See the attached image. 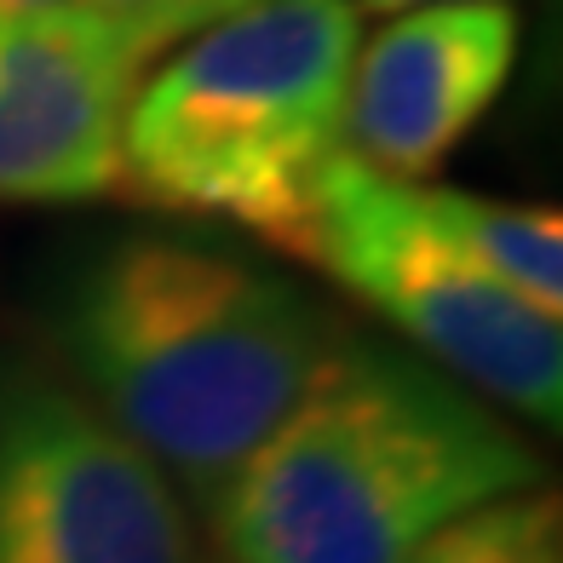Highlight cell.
I'll list each match as a JSON object with an SVG mask.
<instances>
[{
    "instance_id": "obj_1",
    "label": "cell",
    "mask_w": 563,
    "mask_h": 563,
    "mask_svg": "<svg viewBox=\"0 0 563 563\" xmlns=\"http://www.w3.org/2000/svg\"><path fill=\"white\" fill-rule=\"evenodd\" d=\"M340 334L294 276L178 230L98 247L58 305L92 408L208 518Z\"/></svg>"
},
{
    "instance_id": "obj_2",
    "label": "cell",
    "mask_w": 563,
    "mask_h": 563,
    "mask_svg": "<svg viewBox=\"0 0 563 563\" xmlns=\"http://www.w3.org/2000/svg\"><path fill=\"white\" fill-rule=\"evenodd\" d=\"M534 477L529 443L454 374L340 334L213 523L230 563H408L443 523Z\"/></svg>"
},
{
    "instance_id": "obj_3",
    "label": "cell",
    "mask_w": 563,
    "mask_h": 563,
    "mask_svg": "<svg viewBox=\"0 0 563 563\" xmlns=\"http://www.w3.org/2000/svg\"><path fill=\"white\" fill-rule=\"evenodd\" d=\"M356 35L351 0H253L196 30L126 110L121 190L162 213L230 219L299 260L340 156Z\"/></svg>"
},
{
    "instance_id": "obj_4",
    "label": "cell",
    "mask_w": 563,
    "mask_h": 563,
    "mask_svg": "<svg viewBox=\"0 0 563 563\" xmlns=\"http://www.w3.org/2000/svg\"><path fill=\"white\" fill-rule=\"evenodd\" d=\"M305 265L397 322L443 374L518 415L558 426L563 415V334L558 317L511 294L466 260L426 219L415 185H391L356 167L345 150L322 173Z\"/></svg>"
},
{
    "instance_id": "obj_5",
    "label": "cell",
    "mask_w": 563,
    "mask_h": 563,
    "mask_svg": "<svg viewBox=\"0 0 563 563\" xmlns=\"http://www.w3.org/2000/svg\"><path fill=\"white\" fill-rule=\"evenodd\" d=\"M0 563H196L173 483L53 374H0Z\"/></svg>"
},
{
    "instance_id": "obj_6",
    "label": "cell",
    "mask_w": 563,
    "mask_h": 563,
    "mask_svg": "<svg viewBox=\"0 0 563 563\" xmlns=\"http://www.w3.org/2000/svg\"><path fill=\"white\" fill-rule=\"evenodd\" d=\"M156 46L87 0L0 30V196L87 201L121 185V133Z\"/></svg>"
},
{
    "instance_id": "obj_7",
    "label": "cell",
    "mask_w": 563,
    "mask_h": 563,
    "mask_svg": "<svg viewBox=\"0 0 563 563\" xmlns=\"http://www.w3.org/2000/svg\"><path fill=\"white\" fill-rule=\"evenodd\" d=\"M511 58L518 12L506 0H438L402 12L351 64L340 150L391 185H420L500 98Z\"/></svg>"
},
{
    "instance_id": "obj_8",
    "label": "cell",
    "mask_w": 563,
    "mask_h": 563,
    "mask_svg": "<svg viewBox=\"0 0 563 563\" xmlns=\"http://www.w3.org/2000/svg\"><path fill=\"white\" fill-rule=\"evenodd\" d=\"M420 208L466 260H477L511 294H523L529 305H541V311L558 317V305H563V224L552 208L472 196V190H420Z\"/></svg>"
},
{
    "instance_id": "obj_9",
    "label": "cell",
    "mask_w": 563,
    "mask_h": 563,
    "mask_svg": "<svg viewBox=\"0 0 563 563\" xmlns=\"http://www.w3.org/2000/svg\"><path fill=\"white\" fill-rule=\"evenodd\" d=\"M408 563H563V511L547 489H518L443 523Z\"/></svg>"
},
{
    "instance_id": "obj_10",
    "label": "cell",
    "mask_w": 563,
    "mask_h": 563,
    "mask_svg": "<svg viewBox=\"0 0 563 563\" xmlns=\"http://www.w3.org/2000/svg\"><path fill=\"white\" fill-rule=\"evenodd\" d=\"M87 7H98V12L115 18V23H126V30L144 35V41L162 53L167 41L208 30V23L253 7V0H87Z\"/></svg>"
},
{
    "instance_id": "obj_11",
    "label": "cell",
    "mask_w": 563,
    "mask_h": 563,
    "mask_svg": "<svg viewBox=\"0 0 563 563\" xmlns=\"http://www.w3.org/2000/svg\"><path fill=\"white\" fill-rule=\"evenodd\" d=\"M75 0H0V30H12V23H30V18H46V12H64Z\"/></svg>"
},
{
    "instance_id": "obj_12",
    "label": "cell",
    "mask_w": 563,
    "mask_h": 563,
    "mask_svg": "<svg viewBox=\"0 0 563 563\" xmlns=\"http://www.w3.org/2000/svg\"><path fill=\"white\" fill-rule=\"evenodd\" d=\"M374 12H415V7H438V0H363Z\"/></svg>"
}]
</instances>
